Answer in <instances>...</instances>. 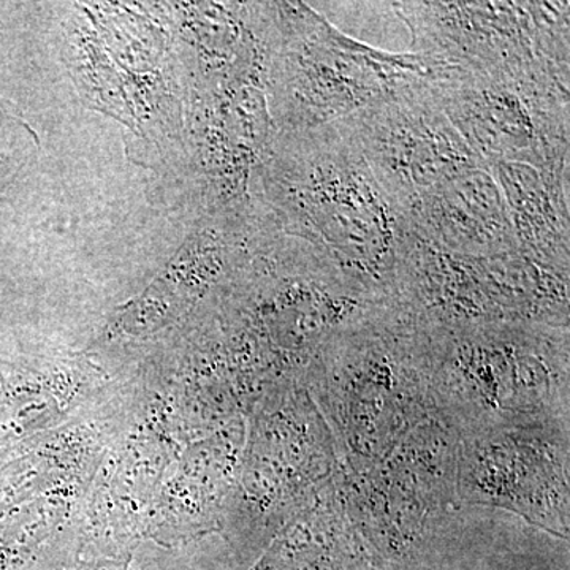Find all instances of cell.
I'll return each instance as SVG.
<instances>
[{
	"label": "cell",
	"instance_id": "1",
	"mask_svg": "<svg viewBox=\"0 0 570 570\" xmlns=\"http://www.w3.org/2000/svg\"><path fill=\"white\" fill-rule=\"evenodd\" d=\"M255 200L279 234L309 246L360 294L393 305L415 238L346 122L277 130Z\"/></svg>",
	"mask_w": 570,
	"mask_h": 570
},
{
	"label": "cell",
	"instance_id": "2",
	"mask_svg": "<svg viewBox=\"0 0 570 570\" xmlns=\"http://www.w3.org/2000/svg\"><path fill=\"white\" fill-rule=\"evenodd\" d=\"M433 341L397 309L379 306L333 337L303 385L335 439L337 461L384 456L433 409Z\"/></svg>",
	"mask_w": 570,
	"mask_h": 570
},
{
	"label": "cell",
	"instance_id": "3",
	"mask_svg": "<svg viewBox=\"0 0 570 570\" xmlns=\"http://www.w3.org/2000/svg\"><path fill=\"white\" fill-rule=\"evenodd\" d=\"M266 11L262 18L266 96L281 132L347 121L455 70L423 52L397 56L358 43L309 7L273 6L275 17Z\"/></svg>",
	"mask_w": 570,
	"mask_h": 570
},
{
	"label": "cell",
	"instance_id": "4",
	"mask_svg": "<svg viewBox=\"0 0 570 570\" xmlns=\"http://www.w3.org/2000/svg\"><path fill=\"white\" fill-rule=\"evenodd\" d=\"M430 336L433 409L460 438L570 423L569 325L520 322Z\"/></svg>",
	"mask_w": 570,
	"mask_h": 570
},
{
	"label": "cell",
	"instance_id": "5",
	"mask_svg": "<svg viewBox=\"0 0 570 570\" xmlns=\"http://www.w3.org/2000/svg\"><path fill=\"white\" fill-rule=\"evenodd\" d=\"M335 439L299 382L277 385L246 417L238 478L219 534L250 564L332 485Z\"/></svg>",
	"mask_w": 570,
	"mask_h": 570
},
{
	"label": "cell",
	"instance_id": "6",
	"mask_svg": "<svg viewBox=\"0 0 570 570\" xmlns=\"http://www.w3.org/2000/svg\"><path fill=\"white\" fill-rule=\"evenodd\" d=\"M460 436L436 411L367 463L337 461L333 487L348 519L395 570H420L461 508Z\"/></svg>",
	"mask_w": 570,
	"mask_h": 570
},
{
	"label": "cell",
	"instance_id": "7",
	"mask_svg": "<svg viewBox=\"0 0 570 570\" xmlns=\"http://www.w3.org/2000/svg\"><path fill=\"white\" fill-rule=\"evenodd\" d=\"M393 305L431 335L499 324H569V272L513 253L469 257L415 234Z\"/></svg>",
	"mask_w": 570,
	"mask_h": 570
},
{
	"label": "cell",
	"instance_id": "8",
	"mask_svg": "<svg viewBox=\"0 0 570 570\" xmlns=\"http://www.w3.org/2000/svg\"><path fill=\"white\" fill-rule=\"evenodd\" d=\"M433 92L487 167L569 170V61L456 69L434 81Z\"/></svg>",
	"mask_w": 570,
	"mask_h": 570
},
{
	"label": "cell",
	"instance_id": "9",
	"mask_svg": "<svg viewBox=\"0 0 570 570\" xmlns=\"http://www.w3.org/2000/svg\"><path fill=\"white\" fill-rule=\"evenodd\" d=\"M570 423L494 428L460 438L461 505L508 510L568 540Z\"/></svg>",
	"mask_w": 570,
	"mask_h": 570
},
{
	"label": "cell",
	"instance_id": "10",
	"mask_svg": "<svg viewBox=\"0 0 570 570\" xmlns=\"http://www.w3.org/2000/svg\"><path fill=\"white\" fill-rule=\"evenodd\" d=\"M417 52L461 70L569 61V3H400Z\"/></svg>",
	"mask_w": 570,
	"mask_h": 570
},
{
	"label": "cell",
	"instance_id": "11",
	"mask_svg": "<svg viewBox=\"0 0 570 570\" xmlns=\"http://www.w3.org/2000/svg\"><path fill=\"white\" fill-rule=\"evenodd\" d=\"M433 82L344 121L377 181L409 216L442 184L487 167L439 107Z\"/></svg>",
	"mask_w": 570,
	"mask_h": 570
},
{
	"label": "cell",
	"instance_id": "12",
	"mask_svg": "<svg viewBox=\"0 0 570 570\" xmlns=\"http://www.w3.org/2000/svg\"><path fill=\"white\" fill-rule=\"evenodd\" d=\"M140 387L134 370L96 406L0 456V520L59 491L91 487L105 453L132 417Z\"/></svg>",
	"mask_w": 570,
	"mask_h": 570
},
{
	"label": "cell",
	"instance_id": "13",
	"mask_svg": "<svg viewBox=\"0 0 570 570\" xmlns=\"http://www.w3.org/2000/svg\"><path fill=\"white\" fill-rule=\"evenodd\" d=\"M130 373L89 352L0 362V456L96 406Z\"/></svg>",
	"mask_w": 570,
	"mask_h": 570
},
{
	"label": "cell",
	"instance_id": "14",
	"mask_svg": "<svg viewBox=\"0 0 570 570\" xmlns=\"http://www.w3.org/2000/svg\"><path fill=\"white\" fill-rule=\"evenodd\" d=\"M246 419L194 441L168 471L142 524V540L165 549L219 534L238 478Z\"/></svg>",
	"mask_w": 570,
	"mask_h": 570
},
{
	"label": "cell",
	"instance_id": "15",
	"mask_svg": "<svg viewBox=\"0 0 570 570\" xmlns=\"http://www.w3.org/2000/svg\"><path fill=\"white\" fill-rule=\"evenodd\" d=\"M411 220L420 238L450 253L493 257L520 250L508 202L490 167L474 168L425 195Z\"/></svg>",
	"mask_w": 570,
	"mask_h": 570
},
{
	"label": "cell",
	"instance_id": "16",
	"mask_svg": "<svg viewBox=\"0 0 570 570\" xmlns=\"http://www.w3.org/2000/svg\"><path fill=\"white\" fill-rule=\"evenodd\" d=\"M246 570L395 569L356 530L332 482Z\"/></svg>",
	"mask_w": 570,
	"mask_h": 570
},
{
	"label": "cell",
	"instance_id": "17",
	"mask_svg": "<svg viewBox=\"0 0 570 570\" xmlns=\"http://www.w3.org/2000/svg\"><path fill=\"white\" fill-rule=\"evenodd\" d=\"M521 253L540 264L569 269V170L494 164Z\"/></svg>",
	"mask_w": 570,
	"mask_h": 570
},
{
	"label": "cell",
	"instance_id": "18",
	"mask_svg": "<svg viewBox=\"0 0 570 570\" xmlns=\"http://www.w3.org/2000/svg\"><path fill=\"white\" fill-rule=\"evenodd\" d=\"M89 489L59 491L0 520V570H50L78 549V521Z\"/></svg>",
	"mask_w": 570,
	"mask_h": 570
},
{
	"label": "cell",
	"instance_id": "19",
	"mask_svg": "<svg viewBox=\"0 0 570 570\" xmlns=\"http://www.w3.org/2000/svg\"><path fill=\"white\" fill-rule=\"evenodd\" d=\"M134 553L86 554L73 549L62 554L50 570H130Z\"/></svg>",
	"mask_w": 570,
	"mask_h": 570
}]
</instances>
